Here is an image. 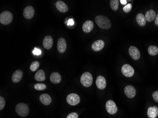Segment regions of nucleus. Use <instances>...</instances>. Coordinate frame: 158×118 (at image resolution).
I'll use <instances>...</instances> for the list:
<instances>
[{"instance_id":"1","label":"nucleus","mask_w":158,"mask_h":118,"mask_svg":"<svg viewBox=\"0 0 158 118\" xmlns=\"http://www.w3.org/2000/svg\"><path fill=\"white\" fill-rule=\"evenodd\" d=\"M95 20L97 25L102 29H109L111 26L110 20L105 16L102 15L97 16Z\"/></svg>"},{"instance_id":"2","label":"nucleus","mask_w":158,"mask_h":118,"mask_svg":"<svg viewBox=\"0 0 158 118\" xmlns=\"http://www.w3.org/2000/svg\"><path fill=\"white\" fill-rule=\"evenodd\" d=\"M15 111L20 117H26L29 114V108L28 105L23 103H19L16 105Z\"/></svg>"},{"instance_id":"3","label":"nucleus","mask_w":158,"mask_h":118,"mask_svg":"<svg viewBox=\"0 0 158 118\" xmlns=\"http://www.w3.org/2000/svg\"><path fill=\"white\" fill-rule=\"evenodd\" d=\"M81 82L84 87H90L93 82L92 75L88 72L84 73L81 77Z\"/></svg>"},{"instance_id":"4","label":"nucleus","mask_w":158,"mask_h":118,"mask_svg":"<svg viewBox=\"0 0 158 118\" xmlns=\"http://www.w3.org/2000/svg\"><path fill=\"white\" fill-rule=\"evenodd\" d=\"M13 19V15L9 11H5L0 14V22L2 24L7 25L11 23Z\"/></svg>"},{"instance_id":"5","label":"nucleus","mask_w":158,"mask_h":118,"mask_svg":"<svg viewBox=\"0 0 158 118\" xmlns=\"http://www.w3.org/2000/svg\"><path fill=\"white\" fill-rule=\"evenodd\" d=\"M66 101L69 105L74 106L79 104L80 102V97L77 94L71 93L67 96Z\"/></svg>"},{"instance_id":"6","label":"nucleus","mask_w":158,"mask_h":118,"mask_svg":"<svg viewBox=\"0 0 158 118\" xmlns=\"http://www.w3.org/2000/svg\"><path fill=\"white\" fill-rule=\"evenodd\" d=\"M121 71L123 75L128 78L132 77L135 73L134 68H132L131 65L127 64L124 65L122 66Z\"/></svg>"},{"instance_id":"7","label":"nucleus","mask_w":158,"mask_h":118,"mask_svg":"<svg viewBox=\"0 0 158 118\" xmlns=\"http://www.w3.org/2000/svg\"><path fill=\"white\" fill-rule=\"evenodd\" d=\"M106 108L108 113L110 114H114L117 111V105L112 100H108L106 102Z\"/></svg>"},{"instance_id":"8","label":"nucleus","mask_w":158,"mask_h":118,"mask_svg":"<svg viewBox=\"0 0 158 118\" xmlns=\"http://www.w3.org/2000/svg\"><path fill=\"white\" fill-rule=\"evenodd\" d=\"M34 14V9L31 6H28L24 10L23 16L26 19H31L33 17Z\"/></svg>"},{"instance_id":"9","label":"nucleus","mask_w":158,"mask_h":118,"mask_svg":"<svg viewBox=\"0 0 158 118\" xmlns=\"http://www.w3.org/2000/svg\"><path fill=\"white\" fill-rule=\"evenodd\" d=\"M129 53L130 55L135 60H138L140 58V52L138 48L132 46L129 48Z\"/></svg>"},{"instance_id":"10","label":"nucleus","mask_w":158,"mask_h":118,"mask_svg":"<svg viewBox=\"0 0 158 118\" xmlns=\"http://www.w3.org/2000/svg\"><path fill=\"white\" fill-rule=\"evenodd\" d=\"M124 92L126 96L129 98H133L136 95L135 89L131 85L126 86L124 89Z\"/></svg>"},{"instance_id":"11","label":"nucleus","mask_w":158,"mask_h":118,"mask_svg":"<svg viewBox=\"0 0 158 118\" xmlns=\"http://www.w3.org/2000/svg\"><path fill=\"white\" fill-rule=\"evenodd\" d=\"M66 47H67V45H66V42L65 39H64V38H59L58 40V42H57V45L58 52L61 54L64 53L66 51Z\"/></svg>"},{"instance_id":"12","label":"nucleus","mask_w":158,"mask_h":118,"mask_svg":"<svg viewBox=\"0 0 158 118\" xmlns=\"http://www.w3.org/2000/svg\"><path fill=\"white\" fill-rule=\"evenodd\" d=\"M105 46V43L102 40H98L94 42L91 46L94 51L99 52L102 50Z\"/></svg>"},{"instance_id":"13","label":"nucleus","mask_w":158,"mask_h":118,"mask_svg":"<svg viewBox=\"0 0 158 118\" xmlns=\"http://www.w3.org/2000/svg\"><path fill=\"white\" fill-rule=\"evenodd\" d=\"M96 84L99 89L102 90L105 88L107 83L105 78L102 76H98L96 79Z\"/></svg>"},{"instance_id":"14","label":"nucleus","mask_w":158,"mask_h":118,"mask_svg":"<svg viewBox=\"0 0 158 118\" xmlns=\"http://www.w3.org/2000/svg\"><path fill=\"white\" fill-rule=\"evenodd\" d=\"M23 77V71L20 69L16 70L13 73V75L11 78V79L13 82L14 83H17L21 81Z\"/></svg>"},{"instance_id":"15","label":"nucleus","mask_w":158,"mask_h":118,"mask_svg":"<svg viewBox=\"0 0 158 118\" xmlns=\"http://www.w3.org/2000/svg\"><path fill=\"white\" fill-rule=\"evenodd\" d=\"M53 44V40L52 37L50 36H47L45 37L43 41V47L46 49H51Z\"/></svg>"},{"instance_id":"16","label":"nucleus","mask_w":158,"mask_h":118,"mask_svg":"<svg viewBox=\"0 0 158 118\" xmlns=\"http://www.w3.org/2000/svg\"><path fill=\"white\" fill-rule=\"evenodd\" d=\"M56 6L58 11L62 13H65L68 10V7L65 2L61 1H58L56 4Z\"/></svg>"},{"instance_id":"17","label":"nucleus","mask_w":158,"mask_h":118,"mask_svg":"<svg viewBox=\"0 0 158 118\" xmlns=\"http://www.w3.org/2000/svg\"><path fill=\"white\" fill-rule=\"evenodd\" d=\"M39 100L42 104L45 105H48L52 102L51 97L47 94H42L39 97Z\"/></svg>"},{"instance_id":"18","label":"nucleus","mask_w":158,"mask_h":118,"mask_svg":"<svg viewBox=\"0 0 158 118\" xmlns=\"http://www.w3.org/2000/svg\"><path fill=\"white\" fill-rule=\"evenodd\" d=\"M94 28V23L91 20H87L84 23L83 30L84 32L89 33Z\"/></svg>"},{"instance_id":"19","label":"nucleus","mask_w":158,"mask_h":118,"mask_svg":"<svg viewBox=\"0 0 158 118\" xmlns=\"http://www.w3.org/2000/svg\"><path fill=\"white\" fill-rule=\"evenodd\" d=\"M50 79L53 83L57 84L60 83L61 81V76L58 72H53L50 75Z\"/></svg>"},{"instance_id":"20","label":"nucleus","mask_w":158,"mask_h":118,"mask_svg":"<svg viewBox=\"0 0 158 118\" xmlns=\"http://www.w3.org/2000/svg\"><path fill=\"white\" fill-rule=\"evenodd\" d=\"M147 115L150 118H156L158 115V108L156 106L149 107L148 109Z\"/></svg>"},{"instance_id":"21","label":"nucleus","mask_w":158,"mask_h":118,"mask_svg":"<svg viewBox=\"0 0 158 118\" xmlns=\"http://www.w3.org/2000/svg\"><path fill=\"white\" fill-rule=\"evenodd\" d=\"M156 13L153 10H148L145 14V19L148 22H152L156 18Z\"/></svg>"},{"instance_id":"22","label":"nucleus","mask_w":158,"mask_h":118,"mask_svg":"<svg viewBox=\"0 0 158 118\" xmlns=\"http://www.w3.org/2000/svg\"><path fill=\"white\" fill-rule=\"evenodd\" d=\"M35 78L37 81H44L46 79L45 72L42 69L38 70L35 75Z\"/></svg>"},{"instance_id":"23","label":"nucleus","mask_w":158,"mask_h":118,"mask_svg":"<svg viewBox=\"0 0 158 118\" xmlns=\"http://www.w3.org/2000/svg\"><path fill=\"white\" fill-rule=\"evenodd\" d=\"M136 19L138 24L141 27H144L146 24V19L143 14L138 13L136 15Z\"/></svg>"},{"instance_id":"24","label":"nucleus","mask_w":158,"mask_h":118,"mask_svg":"<svg viewBox=\"0 0 158 118\" xmlns=\"http://www.w3.org/2000/svg\"><path fill=\"white\" fill-rule=\"evenodd\" d=\"M148 51L150 55H156L158 54V47L154 46H150L148 48Z\"/></svg>"},{"instance_id":"25","label":"nucleus","mask_w":158,"mask_h":118,"mask_svg":"<svg viewBox=\"0 0 158 118\" xmlns=\"http://www.w3.org/2000/svg\"><path fill=\"white\" fill-rule=\"evenodd\" d=\"M119 1L118 0H111L110 1V7L114 11L118 10L119 7Z\"/></svg>"},{"instance_id":"26","label":"nucleus","mask_w":158,"mask_h":118,"mask_svg":"<svg viewBox=\"0 0 158 118\" xmlns=\"http://www.w3.org/2000/svg\"><path fill=\"white\" fill-rule=\"evenodd\" d=\"M34 88L38 91L44 90L47 88V86L44 84L37 83L34 85Z\"/></svg>"},{"instance_id":"27","label":"nucleus","mask_w":158,"mask_h":118,"mask_svg":"<svg viewBox=\"0 0 158 118\" xmlns=\"http://www.w3.org/2000/svg\"><path fill=\"white\" fill-rule=\"evenodd\" d=\"M39 67V62H38V61H33L30 65V69L31 71L34 72V71H36L38 69Z\"/></svg>"},{"instance_id":"28","label":"nucleus","mask_w":158,"mask_h":118,"mask_svg":"<svg viewBox=\"0 0 158 118\" xmlns=\"http://www.w3.org/2000/svg\"><path fill=\"white\" fill-rule=\"evenodd\" d=\"M132 9V5L131 4H128L124 6V8H123V10H124V12L128 13Z\"/></svg>"},{"instance_id":"29","label":"nucleus","mask_w":158,"mask_h":118,"mask_svg":"<svg viewBox=\"0 0 158 118\" xmlns=\"http://www.w3.org/2000/svg\"><path fill=\"white\" fill-rule=\"evenodd\" d=\"M5 105V101L2 96H0V110H2Z\"/></svg>"},{"instance_id":"30","label":"nucleus","mask_w":158,"mask_h":118,"mask_svg":"<svg viewBox=\"0 0 158 118\" xmlns=\"http://www.w3.org/2000/svg\"><path fill=\"white\" fill-rule=\"evenodd\" d=\"M41 50L39 48L37 47H35L33 51V54L35 55H41Z\"/></svg>"},{"instance_id":"31","label":"nucleus","mask_w":158,"mask_h":118,"mask_svg":"<svg viewBox=\"0 0 158 118\" xmlns=\"http://www.w3.org/2000/svg\"><path fill=\"white\" fill-rule=\"evenodd\" d=\"M66 118H78V114L77 113H71L68 115Z\"/></svg>"},{"instance_id":"32","label":"nucleus","mask_w":158,"mask_h":118,"mask_svg":"<svg viewBox=\"0 0 158 118\" xmlns=\"http://www.w3.org/2000/svg\"><path fill=\"white\" fill-rule=\"evenodd\" d=\"M153 97L154 100L158 102V91H156L153 92Z\"/></svg>"},{"instance_id":"33","label":"nucleus","mask_w":158,"mask_h":118,"mask_svg":"<svg viewBox=\"0 0 158 118\" xmlns=\"http://www.w3.org/2000/svg\"><path fill=\"white\" fill-rule=\"evenodd\" d=\"M74 24V22L73 19H69L68 20V22H67V25L68 26H73Z\"/></svg>"},{"instance_id":"34","label":"nucleus","mask_w":158,"mask_h":118,"mask_svg":"<svg viewBox=\"0 0 158 118\" xmlns=\"http://www.w3.org/2000/svg\"><path fill=\"white\" fill-rule=\"evenodd\" d=\"M120 1L121 4H122L126 5L127 4V1H126V0H120Z\"/></svg>"},{"instance_id":"35","label":"nucleus","mask_w":158,"mask_h":118,"mask_svg":"<svg viewBox=\"0 0 158 118\" xmlns=\"http://www.w3.org/2000/svg\"><path fill=\"white\" fill-rule=\"evenodd\" d=\"M155 24H156L157 26H158V14H157V16L156 17V18H155Z\"/></svg>"}]
</instances>
